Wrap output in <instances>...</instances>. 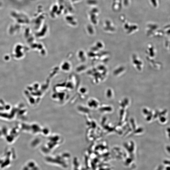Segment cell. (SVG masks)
Instances as JSON below:
<instances>
[{"instance_id":"3957f363","label":"cell","mask_w":170,"mask_h":170,"mask_svg":"<svg viewBox=\"0 0 170 170\" xmlns=\"http://www.w3.org/2000/svg\"><path fill=\"white\" fill-rule=\"evenodd\" d=\"M74 164L76 167H78L79 164H78V162H77V159H75L74 161Z\"/></svg>"},{"instance_id":"277c9868","label":"cell","mask_w":170,"mask_h":170,"mask_svg":"<svg viewBox=\"0 0 170 170\" xmlns=\"http://www.w3.org/2000/svg\"><path fill=\"white\" fill-rule=\"evenodd\" d=\"M23 170H32L31 169H30V168L28 167L27 166H25L24 167L23 169Z\"/></svg>"},{"instance_id":"7a4b0ae2","label":"cell","mask_w":170,"mask_h":170,"mask_svg":"<svg viewBox=\"0 0 170 170\" xmlns=\"http://www.w3.org/2000/svg\"><path fill=\"white\" fill-rule=\"evenodd\" d=\"M27 166L31 169L35 166V164L34 162H30L28 163Z\"/></svg>"},{"instance_id":"6da1fadb","label":"cell","mask_w":170,"mask_h":170,"mask_svg":"<svg viewBox=\"0 0 170 170\" xmlns=\"http://www.w3.org/2000/svg\"><path fill=\"white\" fill-rule=\"evenodd\" d=\"M57 159H58L56 160V159H52V158H47V161H49L48 162L54 163L59 164H60L62 165L63 166V167H67V165H66V164L64 162H62L61 161H60V160H59L60 159L61 160V158L58 157L57 158Z\"/></svg>"}]
</instances>
